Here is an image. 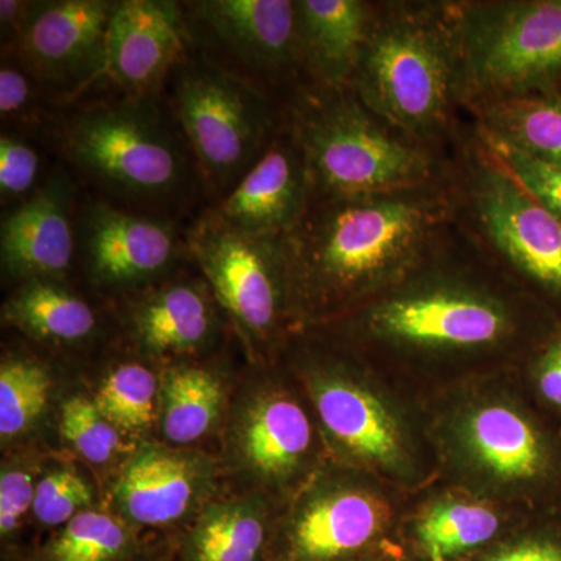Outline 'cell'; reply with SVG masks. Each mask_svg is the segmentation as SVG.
I'll use <instances>...</instances> for the list:
<instances>
[{
  "mask_svg": "<svg viewBox=\"0 0 561 561\" xmlns=\"http://www.w3.org/2000/svg\"><path fill=\"white\" fill-rule=\"evenodd\" d=\"M560 321L453 224L390 289L301 331L343 346L427 402L518 371Z\"/></svg>",
  "mask_w": 561,
  "mask_h": 561,
  "instance_id": "6da1fadb",
  "label": "cell"
},
{
  "mask_svg": "<svg viewBox=\"0 0 561 561\" xmlns=\"http://www.w3.org/2000/svg\"><path fill=\"white\" fill-rule=\"evenodd\" d=\"M453 224L448 176L408 190L309 202L284 236L297 332L390 289Z\"/></svg>",
  "mask_w": 561,
  "mask_h": 561,
  "instance_id": "7a4b0ae2",
  "label": "cell"
},
{
  "mask_svg": "<svg viewBox=\"0 0 561 561\" xmlns=\"http://www.w3.org/2000/svg\"><path fill=\"white\" fill-rule=\"evenodd\" d=\"M427 411L438 481L518 511L561 508V427L518 371L445 391Z\"/></svg>",
  "mask_w": 561,
  "mask_h": 561,
  "instance_id": "3957f363",
  "label": "cell"
},
{
  "mask_svg": "<svg viewBox=\"0 0 561 561\" xmlns=\"http://www.w3.org/2000/svg\"><path fill=\"white\" fill-rule=\"evenodd\" d=\"M294 343V370L334 461L411 493L437 481L426 401L311 331Z\"/></svg>",
  "mask_w": 561,
  "mask_h": 561,
  "instance_id": "277c9868",
  "label": "cell"
},
{
  "mask_svg": "<svg viewBox=\"0 0 561 561\" xmlns=\"http://www.w3.org/2000/svg\"><path fill=\"white\" fill-rule=\"evenodd\" d=\"M350 88L405 135L449 151L467 119L459 0H378Z\"/></svg>",
  "mask_w": 561,
  "mask_h": 561,
  "instance_id": "5b68a950",
  "label": "cell"
},
{
  "mask_svg": "<svg viewBox=\"0 0 561 561\" xmlns=\"http://www.w3.org/2000/svg\"><path fill=\"white\" fill-rule=\"evenodd\" d=\"M284 121L305 154L311 202L408 190L448 176L449 151L405 135L350 87L300 84L284 103Z\"/></svg>",
  "mask_w": 561,
  "mask_h": 561,
  "instance_id": "8992f818",
  "label": "cell"
},
{
  "mask_svg": "<svg viewBox=\"0 0 561 561\" xmlns=\"http://www.w3.org/2000/svg\"><path fill=\"white\" fill-rule=\"evenodd\" d=\"M454 224L561 317V220L508 175L465 119L449 150Z\"/></svg>",
  "mask_w": 561,
  "mask_h": 561,
  "instance_id": "52a82bcc",
  "label": "cell"
},
{
  "mask_svg": "<svg viewBox=\"0 0 561 561\" xmlns=\"http://www.w3.org/2000/svg\"><path fill=\"white\" fill-rule=\"evenodd\" d=\"M61 150L81 175L136 205L173 201L197 173L175 117L162 113L154 95L73 114L62 127Z\"/></svg>",
  "mask_w": 561,
  "mask_h": 561,
  "instance_id": "ba28073f",
  "label": "cell"
},
{
  "mask_svg": "<svg viewBox=\"0 0 561 561\" xmlns=\"http://www.w3.org/2000/svg\"><path fill=\"white\" fill-rule=\"evenodd\" d=\"M171 80L169 106L203 186L219 203L260 160L283 124L284 105L208 58L187 57Z\"/></svg>",
  "mask_w": 561,
  "mask_h": 561,
  "instance_id": "9c48e42d",
  "label": "cell"
},
{
  "mask_svg": "<svg viewBox=\"0 0 561 561\" xmlns=\"http://www.w3.org/2000/svg\"><path fill=\"white\" fill-rule=\"evenodd\" d=\"M412 494L332 460L301 486L276 527L272 561H391Z\"/></svg>",
  "mask_w": 561,
  "mask_h": 561,
  "instance_id": "30bf717a",
  "label": "cell"
},
{
  "mask_svg": "<svg viewBox=\"0 0 561 561\" xmlns=\"http://www.w3.org/2000/svg\"><path fill=\"white\" fill-rule=\"evenodd\" d=\"M461 108L561 90V0H459Z\"/></svg>",
  "mask_w": 561,
  "mask_h": 561,
  "instance_id": "8fae6325",
  "label": "cell"
},
{
  "mask_svg": "<svg viewBox=\"0 0 561 561\" xmlns=\"http://www.w3.org/2000/svg\"><path fill=\"white\" fill-rule=\"evenodd\" d=\"M186 245L247 337L272 342L297 332L284 236L245 234L209 209L187 232Z\"/></svg>",
  "mask_w": 561,
  "mask_h": 561,
  "instance_id": "7c38bea8",
  "label": "cell"
},
{
  "mask_svg": "<svg viewBox=\"0 0 561 561\" xmlns=\"http://www.w3.org/2000/svg\"><path fill=\"white\" fill-rule=\"evenodd\" d=\"M116 2L44 0L31 2L9 57L44 87L68 101L101 79Z\"/></svg>",
  "mask_w": 561,
  "mask_h": 561,
  "instance_id": "4fadbf2b",
  "label": "cell"
},
{
  "mask_svg": "<svg viewBox=\"0 0 561 561\" xmlns=\"http://www.w3.org/2000/svg\"><path fill=\"white\" fill-rule=\"evenodd\" d=\"M183 7L187 20L261 90L283 92L286 103L302 84L295 0H201Z\"/></svg>",
  "mask_w": 561,
  "mask_h": 561,
  "instance_id": "5bb4252c",
  "label": "cell"
},
{
  "mask_svg": "<svg viewBox=\"0 0 561 561\" xmlns=\"http://www.w3.org/2000/svg\"><path fill=\"white\" fill-rule=\"evenodd\" d=\"M535 512L518 511L440 481L412 494L391 561H465Z\"/></svg>",
  "mask_w": 561,
  "mask_h": 561,
  "instance_id": "9a60e30c",
  "label": "cell"
},
{
  "mask_svg": "<svg viewBox=\"0 0 561 561\" xmlns=\"http://www.w3.org/2000/svg\"><path fill=\"white\" fill-rule=\"evenodd\" d=\"M190 27L183 3L121 0L111 18L101 79L124 98L154 95L173 69L186 60Z\"/></svg>",
  "mask_w": 561,
  "mask_h": 561,
  "instance_id": "2e32d148",
  "label": "cell"
},
{
  "mask_svg": "<svg viewBox=\"0 0 561 561\" xmlns=\"http://www.w3.org/2000/svg\"><path fill=\"white\" fill-rule=\"evenodd\" d=\"M77 245L92 278L130 286L168 271L183 243L164 217L92 202L77 216Z\"/></svg>",
  "mask_w": 561,
  "mask_h": 561,
  "instance_id": "e0dca14e",
  "label": "cell"
},
{
  "mask_svg": "<svg viewBox=\"0 0 561 561\" xmlns=\"http://www.w3.org/2000/svg\"><path fill=\"white\" fill-rule=\"evenodd\" d=\"M311 202L305 154L284 121L260 160L217 203L214 213L251 236H286Z\"/></svg>",
  "mask_w": 561,
  "mask_h": 561,
  "instance_id": "ac0fdd59",
  "label": "cell"
},
{
  "mask_svg": "<svg viewBox=\"0 0 561 561\" xmlns=\"http://www.w3.org/2000/svg\"><path fill=\"white\" fill-rule=\"evenodd\" d=\"M76 192L68 173L55 172L11 209L0 228L2 268L21 279H58L76 260Z\"/></svg>",
  "mask_w": 561,
  "mask_h": 561,
  "instance_id": "d6986e66",
  "label": "cell"
},
{
  "mask_svg": "<svg viewBox=\"0 0 561 561\" xmlns=\"http://www.w3.org/2000/svg\"><path fill=\"white\" fill-rule=\"evenodd\" d=\"M302 83L350 87L378 0H295Z\"/></svg>",
  "mask_w": 561,
  "mask_h": 561,
  "instance_id": "ffe728a7",
  "label": "cell"
},
{
  "mask_svg": "<svg viewBox=\"0 0 561 561\" xmlns=\"http://www.w3.org/2000/svg\"><path fill=\"white\" fill-rule=\"evenodd\" d=\"M316 415L289 390L265 393L247 415L242 449L251 470L278 486L300 485L316 463Z\"/></svg>",
  "mask_w": 561,
  "mask_h": 561,
  "instance_id": "44dd1931",
  "label": "cell"
},
{
  "mask_svg": "<svg viewBox=\"0 0 561 561\" xmlns=\"http://www.w3.org/2000/svg\"><path fill=\"white\" fill-rule=\"evenodd\" d=\"M202 482L201 465L190 456L149 446L125 465L116 496L133 523L162 527L186 515Z\"/></svg>",
  "mask_w": 561,
  "mask_h": 561,
  "instance_id": "7402d4cb",
  "label": "cell"
},
{
  "mask_svg": "<svg viewBox=\"0 0 561 561\" xmlns=\"http://www.w3.org/2000/svg\"><path fill=\"white\" fill-rule=\"evenodd\" d=\"M465 117L482 135L561 165V90L478 103Z\"/></svg>",
  "mask_w": 561,
  "mask_h": 561,
  "instance_id": "603a6c76",
  "label": "cell"
},
{
  "mask_svg": "<svg viewBox=\"0 0 561 561\" xmlns=\"http://www.w3.org/2000/svg\"><path fill=\"white\" fill-rule=\"evenodd\" d=\"M131 327L142 348L150 353H191L213 334V306L198 284H171L138 302Z\"/></svg>",
  "mask_w": 561,
  "mask_h": 561,
  "instance_id": "cb8c5ba5",
  "label": "cell"
},
{
  "mask_svg": "<svg viewBox=\"0 0 561 561\" xmlns=\"http://www.w3.org/2000/svg\"><path fill=\"white\" fill-rule=\"evenodd\" d=\"M275 534L256 505H219L187 535L180 561H272Z\"/></svg>",
  "mask_w": 561,
  "mask_h": 561,
  "instance_id": "d4e9b609",
  "label": "cell"
},
{
  "mask_svg": "<svg viewBox=\"0 0 561 561\" xmlns=\"http://www.w3.org/2000/svg\"><path fill=\"white\" fill-rule=\"evenodd\" d=\"M3 319L39 341L79 343L98 327L94 309L57 279H28L3 308Z\"/></svg>",
  "mask_w": 561,
  "mask_h": 561,
  "instance_id": "484cf974",
  "label": "cell"
},
{
  "mask_svg": "<svg viewBox=\"0 0 561 561\" xmlns=\"http://www.w3.org/2000/svg\"><path fill=\"white\" fill-rule=\"evenodd\" d=\"M221 386L202 368H175L164 383V434L175 443H191L213 426L221 405Z\"/></svg>",
  "mask_w": 561,
  "mask_h": 561,
  "instance_id": "4316f807",
  "label": "cell"
},
{
  "mask_svg": "<svg viewBox=\"0 0 561 561\" xmlns=\"http://www.w3.org/2000/svg\"><path fill=\"white\" fill-rule=\"evenodd\" d=\"M135 541L124 523L106 513H77L41 549L38 561H133Z\"/></svg>",
  "mask_w": 561,
  "mask_h": 561,
  "instance_id": "83f0119b",
  "label": "cell"
},
{
  "mask_svg": "<svg viewBox=\"0 0 561 561\" xmlns=\"http://www.w3.org/2000/svg\"><path fill=\"white\" fill-rule=\"evenodd\" d=\"M50 376L31 360L10 359L0 367V434L16 437L39 419L50 393Z\"/></svg>",
  "mask_w": 561,
  "mask_h": 561,
  "instance_id": "f1b7e54d",
  "label": "cell"
},
{
  "mask_svg": "<svg viewBox=\"0 0 561 561\" xmlns=\"http://www.w3.org/2000/svg\"><path fill=\"white\" fill-rule=\"evenodd\" d=\"M157 378L149 368L125 364L111 373L102 383L95 405L119 430H144L154 413Z\"/></svg>",
  "mask_w": 561,
  "mask_h": 561,
  "instance_id": "f546056e",
  "label": "cell"
},
{
  "mask_svg": "<svg viewBox=\"0 0 561 561\" xmlns=\"http://www.w3.org/2000/svg\"><path fill=\"white\" fill-rule=\"evenodd\" d=\"M465 561H561V508L535 512Z\"/></svg>",
  "mask_w": 561,
  "mask_h": 561,
  "instance_id": "4dcf8cb0",
  "label": "cell"
},
{
  "mask_svg": "<svg viewBox=\"0 0 561 561\" xmlns=\"http://www.w3.org/2000/svg\"><path fill=\"white\" fill-rule=\"evenodd\" d=\"M471 124V122H470ZM472 127V124H471ZM474 130L497 164L512 176L524 191L529 192L540 205L561 220V165L537 160L530 154L513 149L507 144L491 139Z\"/></svg>",
  "mask_w": 561,
  "mask_h": 561,
  "instance_id": "1f68e13d",
  "label": "cell"
},
{
  "mask_svg": "<svg viewBox=\"0 0 561 561\" xmlns=\"http://www.w3.org/2000/svg\"><path fill=\"white\" fill-rule=\"evenodd\" d=\"M61 431L66 440L92 463H105L122 448L119 430L87 398L65 402Z\"/></svg>",
  "mask_w": 561,
  "mask_h": 561,
  "instance_id": "d6a6232c",
  "label": "cell"
},
{
  "mask_svg": "<svg viewBox=\"0 0 561 561\" xmlns=\"http://www.w3.org/2000/svg\"><path fill=\"white\" fill-rule=\"evenodd\" d=\"M538 409L561 427V321L518 370Z\"/></svg>",
  "mask_w": 561,
  "mask_h": 561,
  "instance_id": "836d02e7",
  "label": "cell"
},
{
  "mask_svg": "<svg viewBox=\"0 0 561 561\" xmlns=\"http://www.w3.org/2000/svg\"><path fill=\"white\" fill-rule=\"evenodd\" d=\"M91 490L76 472L65 470L47 476L36 485L33 512L46 526H66L91 502Z\"/></svg>",
  "mask_w": 561,
  "mask_h": 561,
  "instance_id": "e575fe53",
  "label": "cell"
},
{
  "mask_svg": "<svg viewBox=\"0 0 561 561\" xmlns=\"http://www.w3.org/2000/svg\"><path fill=\"white\" fill-rule=\"evenodd\" d=\"M39 153L20 136L3 131L0 136V198L3 205L24 202L38 190Z\"/></svg>",
  "mask_w": 561,
  "mask_h": 561,
  "instance_id": "d590c367",
  "label": "cell"
},
{
  "mask_svg": "<svg viewBox=\"0 0 561 561\" xmlns=\"http://www.w3.org/2000/svg\"><path fill=\"white\" fill-rule=\"evenodd\" d=\"M38 80L20 61L9 57L0 68V113L3 121H28Z\"/></svg>",
  "mask_w": 561,
  "mask_h": 561,
  "instance_id": "8d00e7d4",
  "label": "cell"
},
{
  "mask_svg": "<svg viewBox=\"0 0 561 561\" xmlns=\"http://www.w3.org/2000/svg\"><path fill=\"white\" fill-rule=\"evenodd\" d=\"M36 486L24 471H3L0 478V534L11 537L35 502Z\"/></svg>",
  "mask_w": 561,
  "mask_h": 561,
  "instance_id": "74e56055",
  "label": "cell"
},
{
  "mask_svg": "<svg viewBox=\"0 0 561 561\" xmlns=\"http://www.w3.org/2000/svg\"><path fill=\"white\" fill-rule=\"evenodd\" d=\"M28 7H31V2H24V0H2L0 2V31H2L3 47H10L20 35Z\"/></svg>",
  "mask_w": 561,
  "mask_h": 561,
  "instance_id": "f35d334b",
  "label": "cell"
},
{
  "mask_svg": "<svg viewBox=\"0 0 561 561\" xmlns=\"http://www.w3.org/2000/svg\"><path fill=\"white\" fill-rule=\"evenodd\" d=\"M364 561H389V560H386V559H375V560H364Z\"/></svg>",
  "mask_w": 561,
  "mask_h": 561,
  "instance_id": "ab89813d",
  "label": "cell"
}]
</instances>
